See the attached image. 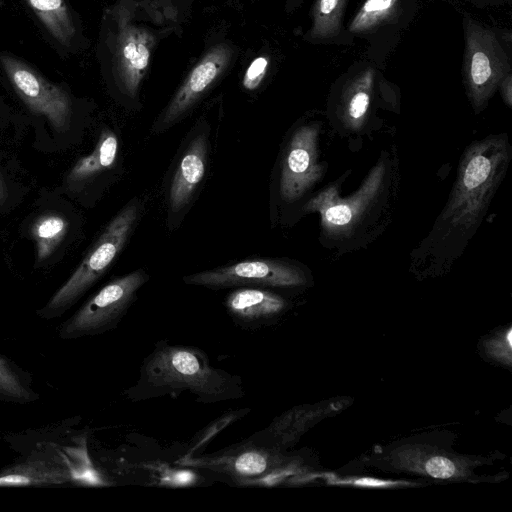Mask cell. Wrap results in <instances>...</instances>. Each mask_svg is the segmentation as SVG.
Segmentation results:
<instances>
[{"label":"cell","mask_w":512,"mask_h":512,"mask_svg":"<svg viewBox=\"0 0 512 512\" xmlns=\"http://www.w3.org/2000/svg\"><path fill=\"white\" fill-rule=\"evenodd\" d=\"M512 148L506 135L491 136L467 148L448 202L418 253L432 264H451L479 227L500 186Z\"/></svg>","instance_id":"6da1fadb"},{"label":"cell","mask_w":512,"mask_h":512,"mask_svg":"<svg viewBox=\"0 0 512 512\" xmlns=\"http://www.w3.org/2000/svg\"><path fill=\"white\" fill-rule=\"evenodd\" d=\"M182 393L192 395L202 404L237 400L246 394L241 378L212 366L203 350L158 341L125 395L136 402Z\"/></svg>","instance_id":"7a4b0ae2"},{"label":"cell","mask_w":512,"mask_h":512,"mask_svg":"<svg viewBox=\"0 0 512 512\" xmlns=\"http://www.w3.org/2000/svg\"><path fill=\"white\" fill-rule=\"evenodd\" d=\"M463 85L475 112H481L498 90L502 79L512 73V34L464 13Z\"/></svg>","instance_id":"3957f363"},{"label":"cell","mask_w":512,"mask_h":512,"mask_svg":"<svg viewBox=\"0 0 512 512\" xmlns=\"http://www.w3.org/2000/svg\"><path fill=\"white\" fill-rule=\"evenodd\" d=\"M398 87L376 63L363 59L351 64L332 84L328 112L336 124L360 128L380 105L394 104Z\"/></svg>","instance_id":"277c9868"},{"label":"cell","mask_w":512,"mask_h":512,"mask_svg":"<svg viewBox=\"0 0 512 512\" xmlns=\"http://www.w3.org/2000/svg\"><path fill=\"white\" fill-rule=\"evenodd\" d=\"M176 464L225 475L239 485H272L292 464L284 451L250 438L211 454L184 455Z\"/></svg>","instance_id":"5b68a950"},{"label":"cell","mask_w":512,"mask_h":512,"mask_svg":"<svg viewBox=\"0 0 512 512\" xmlns=\"http://www.w3.org/2000/svg\"><path fill=\"white\" fill-rule=\"evenodd\" d=\"M421 0H364L346 24L353 39L367 44L366 59L384 67L420 8Z\"/></svg>","instance_id":"8992f818"},{"label":"cell","mask_w":512,"mask_h":512,"mask_svg":"<svg viewBox=\"0 0 512 512\" xmlns=\"http://www.w3.org/2000/svg\"><path fill=\"white\" fill-rule=\"evenodd\" d=\"M137 212V205L131 203L110 221L76 270L43 309L46 316L67 309L104 274L123 248Z\"/></svg>","instance_id":"52a82bcc"},{"label":"cell","mask_w":512,"mask_h":512,"mask_svg":"<svg viewBox=\"0 0 512 512\" xmlns=\"http://www.w3.org/2000/svg\"><path fill=\"white\" fill-rule=\"evenodd\" d=\"M147 279L144 271L136 270L109 282L62 326L61 336L96 335L115 328Z\"/></svg>","instance_id":"ba28073f"},{"label":"cell","mask_w":512,"mask_h":512,"mask_svg":"<svg viewBox=\"0 0 512 512\" xmlns=\"http://www.w3.org/2000/svg\"><path fill=\"white\" fill-rule=\"evenodd\" d=\"M0 62L15 92L27 108L32 113L45 117L55 131L66 132L72 115L68 93L11 55L1 54Z\"/></svg>","instance_id":"9c48e42d"},{"label":"cell","mask_w":512,"mask_h":512,"mask_svg":"<svg viewBox=\"0 0 512 512\" xmlns=\"http://www.w3.org/2000/svg\"><path fill=\"white\" fill-rule=\"evenodd\" d=\"M183 281L189 285L208 288H292L304 285L307 278L302 269L291 264L273 260H251L191 274L185 276Z\"/></svg>","instance_id":"30bf717a"},{"label":"cell","mask_w":512,"mask_h":512,"mask_svg":"<svg viewBox=\"0 0 512 512\" xmlns=\"http://www.w3.org/2000/svg\"><path fill=\"white\" fill-rule=\"evenodd\" d=\"M383 176L384 172H376L375 168L354 197L345 200L334 199L323 192L310 200L306 208L309 211L320 212L322 227L328 234L353 235L357 227L362 226V220L369 216L367 211L374 207V195L381 189L379 184L383 181Z\"/></svg>","instance_id":"8fae6325"},{"label":"cell","mask_w":512,"mask_h":512,"mask_svg":"<svg viewBox=\"0 0 512 512\" xmlns=\"http://www.w3.org/2000/svg\"><path fill=\"white\" fill-rule=\"evenodd\" d=\"M317 136L314 125H305L294 133L287 146L280 179L281 196L286 201L301 197L321 175Z\"/></svg>","instance_id":"7c38bea8"},{"label":"cell","mask_w":512,"mask_h":512,"mask_svg":"<svg viewBox=\"0 0 512 512\" xmlns=\"http://www.w3.org/2000/svg\"><path fill=\"white\" fill-rule=\"evenodd\" d=\"M153 34L142 26L121 20L114 46V68L120 84L135 95L150 63Z\"/></svg>","instance_id":"4fadbf2b"},{"label":"cell","mask_w":512,"mask_h":512,"mask_svg":"<svg viewBox=\"0 0 512 512\" xmlns=\"http://www.w3.org/2000/svg\"><path fill=\"white\" fill-rule=\"evenodd\" d=\"M230 56L231 51L225 45L213 47L205 54L190 71L167 106L159 121L160 128L170 125L195 103L220 76Z\"/></svg>","instance_id":"5bb4252c"},{"label":"cell","mask_w":512,"mask_h":512,"mask_svg":"<svg viewBox=\"0 0 512 512\" xmlns=\"http://www.w3.org/2000/svg\"><path fill=\"white\" fill-rule=\"evenodd\" d=\"M227 313L243 329H258L274 322L286 309V300L269 290L242 287L225 299Z\"/></svg>","instance_id":"9a60e30c"},{"label":"cell","mask_w":512,"mask_h":512,"mask_svg":"<svg viewBox=\"0 0 512 512\" xmlns=\"http://www.w3.org/2000/svg\"><path fill=\"white\" fill-rule=\"evenodd\" d=\"M349 0H315L311 7V25L304 40L312 44L350 46L354 40L344 23Z\"/></svg>","instance_id":"2e32d148"},{"label":"cell","mask_w":512,"mask_h":512,"mask_svg":"<svg viewBox=\"0 0 512 512\" xmlns=\"http://www.w3.org/2000/svg\"><path fill=\"white\" fill-rule=\"evenodd\" d=\"M206 150V138L199 135L184 152L170 186V211L182 209L202 180L206 167Z\"/></svg>","instance_id":"e0dca14e"},{"label":"cell","mask_w":512,"mask_h":512,"mask_svg":"<svg viewBox=\"0 0 512 512\" xmlns=\"http://www.w3.org/2000/svg\"><path fill=\"white\" fill-rule=\"evenodd\" d=\"M118 139L109 129L104 130L94 150L81 157L67 175L66 182L70 185L84 183L104 170L111 168L117 158Z\"/></svg>","instance_id":"ac0fdd59"},{"label":"cell","mask_w":512,"mask_h":512,"mask_svg":"<svg viewBox=\"0 0 512 512\" xmlns=\"http://www.w3.org/2000/svg\"><path fill=\"white\" fill-rule=\"evenodd\" d=\"M46 30L63 46L75 36V26L64 0H25Z\"/></svg>","instance_id":"d6986e66"},{"label":"cell","mask_w":512,"mask_h":512,"mask_svg":"<svg viewBox=\"0 0 512 512\" xmlns=\"http://www.w3.org/2000/svg\"><path fill=\"white\" fill-rule=\"evenodd\" d=\"M68 231L67 219L59 213H45L31 226L36 244V262L41 264L58 248Z\"/></svg>","instance_id":"ffe728a7"},{"label":"cell","mask_w":512,"mask_h":512,"mask_svg":"<svg viewBox=\"0 0 512 512\" xmlns=\"http://www.w3.org/2000/svg\"><path fill=\"white\" fill-rule=\"evenodd\" d=\"M61 477L58 473L44 468L36 466H23L21 468H15L14 471H10L7 474L0 476V486H22V485H34L42 483L58 482Z\"/></svg>","instance_id":"44dd1931"},{"label":"cell","mask_w":512,"mask_h":512,"mask_svg":"<svg viewBox=\"0 0 512 512\" xmlns=\"http://www.w3.org/2000/svg\"><path fill=\"white\" fill-rule=\"evenodd\" d=\"M0 398L25 402L31 395L15 370L0 357Z\"/></svg>","instance_id":"7402d4cb"},{"label":"cell","mask_w":512,"mask_h":512,"mask_svg":"<svg viewBox=\"0 0 512 512\" xmlns=\"http://www.w3.org/2000/svg\"><path fill=\"white\" fill-rule=\"evenodd\" d=\"M419 470L435 478L448 479L461 474V466L457 462L444 455H429L425 459Z\"/></svg>","instance_id":"603a6c76"},{"label":"cell","mask_w":512,"mask_h":512,"mask_svg":"<svg viewBox=\"0 0 512 512\" xmlns=\"http://www.w3.org/2000/svg\"><path fill=\"white\" fill-rule=\"evenodd\" d=\"M268 67L269 58L267 56H258L253 59L244 73L243 87L249 91L257 89L265 78Z\"/></svg>","instance_id":"cb8c5ba5"},{"label":"cell","mask_w":512,"mask_h":512,"mask_svg":"<svg viewBox=\"0 0 512 512\" xmlns=\"http://www.w3.org/2000/svg\"><path fill=\"white\" fill-rule=\"evenodd\" d=\"M486 351L492 357L507 362L510 364L511 360V331H507V334H502L499 337L493 338L485 344Z\"/></svg>","instance_id":"d4e9b609"},{"label":"cell","mask_w":512,"mask_h":512,"mask_svg":"<svg viewBox=\"0 0 512 512\" xmlns=\"http://www.w3.org/2000/svg\"><path fill=\"white\" fill-rule=\"evenodd\" d=\"M477 9L499 8L510 5L512 0H460Z\"/></svg>","instance_id":"484cf974"},{"label":"cell","mask_w":512,"mask_h":512,"mask_svg":"<svg viewBox=\"0 0 512 512\" xmlns=\"http://www.w3.org/2000/svg\"><path fill=\"white\" fill-rule=\"evenodd\" d=\"M498 90L504 103L511 107L512 105V73L506 75L498 86Z\"/></svg>","instance_id":"4316f807"},{"label":"cell","mask_w":512,"mask_h":512,"mask_svg":"<svg viewBox=\"0 0 512 512\" xmlns=\"http://www.w3.org/2000/svg\"><path fill=\"white\" fill-rule=\"evenodd\" d=\"M4 198H5V186H4V182L1 177V174H0V204L2 203Z\"/></svg>","instance_id":"83f0119b"},{"label":"cell","mask_w":512,"mask_h":512,"mask_svg":"<svg viewBox=\"0 0 512 512\" xmlns=\"http://www.w3.org/2000/svg\"><path fill=\"white\" fill-rule=\"evenodd\" d=\"M304 0H290L291 7H296L301 4Z\"/></svg>","instance_id":"f1b7e54d"}]
</instances>
